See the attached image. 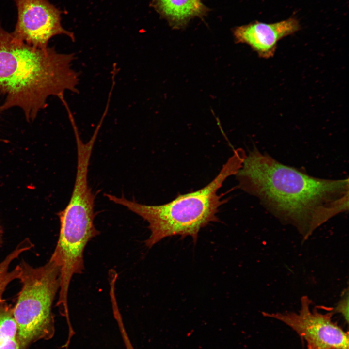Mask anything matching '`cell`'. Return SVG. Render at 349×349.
<instances>
[{
	"label": "cell",
	"instance_id": "obj_1",
	"mask_svg": "<svg viewBox=\"0 0 349 349\" xmlns=\"http://www.w3.org/2000/svg\"><path fill=\"white\" fill-rule=\"evenodd\" d=\"M236 175L242 190L283 222L307 238L332 218L349 210V179L311 176L286 165L254 146Z\"/></svg>",
	"mask_w": 349,
	"mask_h": 349
},
{
	"label": "cell",
	"instance_id": "obj_2",
	"mask_svg": "<svg viewBox=\"0 0 349 349\" xmlns=\"http://www.w3.org/2000/svg\"><path fill=\"white\" fill-rule=\"evenodd\" d=\"M75 59L74 53H59L54 47H32L0 27V93L5 97L1 111L18 107L32 121L50 96L62 100L65 91L78 93Z\"/></svg>",
	"mask_w": 349,
	"mask_h": 349
},
{
	"label": "cell",
	"instance_id": "obj_3",
	"mask_svg": "<svg viewBox=\"0 0 349 349\" xmlns=\"http://www.w3.org/2000/svg\"><path fill=\"white\" fill-rule=\"evenodd\" d=\"M246 153L235 150L216 176L207 185L194 191L178 195L173 200L159 205H147L110 194L104 195L111 201L123 206L140 216L149 224L150 235L145 241L151 248L166 237L187 236L197 242L200 229L210 222H218L219 207L226 202L218 191L224 181L240 168Z\"/></svg>",
	"mask_w": 349,
	"mask_h": 349
},
{
	"label": "cell",
	"instance_id": "obj_4",
	"mask_svg": "<svg viewBox=\"0 0 349 349\" xmlns=\"http://www.w3.org/2000/svg\"><path fill=\"white\" fill-rule=\"evenodd\" d=\"M19 265L22 286L13 312L20 349H28L32 343L54 334L52 307L60 287L61 269L51 258L38 267L23 260Z\"/></svg>",
	"mask_w": 349,
	"mask_h": 349
},
{
	"label": "cell",
	"instance_id": "obj_5",
	"mask_svg": "<svg viewBox=\"0 0 349 349\" xmlns=\"http://www.w3.org/2000/svg\"><path fill=\"white\" fill-rule=\"evenodd\" d=\"M307 296L301 300L298 312H262L266 317L279 320L293 330L314 349H349V334L332 319L333 311L323 313L311 308Z\"/></svg>",
	"mask_w": 349,
	"mask_h": 349
},
{
	"label": "cell",
	"instance_id": "obj_6",
	"mask_svg": "<svg viewBox=\"0 0 349 349\" xmlns=\"http://www.w3.org/2000/svg\"><path fill=\"white\" fill-rule=\"evenodd\" d=\"M17 20L12 35L32 47L45 48L53 36L63 34L73 41L72 32L61 24L62 11L48 0H14Z\"/></svg>",
	"mask_w": 349,
	"mask_h": 349
},
{
	"label": "cell",
	"instance_id": "obj_7",
	"mask_svg": "<svg viewBox=\"0 0 349 349\" xmlns=\"http://www.w3.org/2000/svg\"><path fill=\"white\" fill-rule=\"evenodd\" d=\"M300 29L299 20L291 16L272 23L255 21L236 27L233 34L237 43L248 45L260 58L269 59L275 54L280 40Z\"/></svg>",
	"mask_w": 349,
	"mask_h": 349
},
{
	"label": "cell",
	"instance_id": "obj_8",
	"mask_svg": "<svg viewBox=\"0 0 349 349\" xmlns=\"http://www.w3.org/2000/svg\"><path fill=\"white\" fill-rule=\"evenodd\" d=\"M152 4L172 27L178 29L207 11L201 0H153Z\"/></svg>",
	"mask_w": 349,
	"mask_h": 349
},
{
	"label": "cell",
	"instance_id": "obj_9",
	"mask_svg": "<svg viewBox=\"0 0 349 349\" xmlns=\"http://www.w3.org/2000/svg\"><path fill=\"white\" fill-rule=\"evenodd\" d=\"M17 333L13 307L2 297L0 299V345L17 338Z\"/></svg>",
	"mask_w": 349,
	"mask_h": 349
},
{
	"label": "cell",
	"instance_id": "obj_10",
	"mask_svg": "<svg viewBox=\"0 0 349 349\" xmlns=\"http://www.w3.org/2000/svg\"><path fill=\"white\" fill-rule=\"evenodd\" d=\"M333 311L334 313H340L345 321L348 323L349 322V293L348 289L344 291V294L340 301L337 304L336 307L333 309Z\"/></svg>",
	"mask_w": 349,
	"mask_h": 349
},
{
	"label": "cell",
	"instance_id": "obj_11",
	"mask_svg": "<svg viewBox=\"0 0 349 349\" xmlns=\"http://www.w3.org/2000/svg\"><path fill=\"white\" fill-rule=\"evenodd\" d=\"M11 282V278L10 276L6 273L0 270V299L3 297L7 286Z\"/></svg>",
	"mask_w": 349,
	"mask_h": 349
},
{
	"label": "cell",
	"instance_id": "obj_12",
	"mask_svg": "<svg viewBox=\"0 0 349 349\" xmlns=\"http://www.w3.org/2000/svg\"><path fill=\"white\" fill-rule=\"evenodd\" d=\"M0 349H20L17 338L0 345Z\"/></svg>",
	"mask_w": 349,
	"mask_h": 349
},
{
	"label": "cell",
	"instance_id": "obj_13",
	"mask_svg": "<svg viewBox=\"0 0 349 349\" xmlns=\"http://www.w3.org/2000/svg\"><path fill=\"white\" fill-rule=\"evenodd\" d=\"M3 231L2 226L0 224V248L1 247L3 244Z\"/></svg>",
	"mask_w": 349,
	"mask_h": 349
},
{
	"label": "cell",
	"instance_id": "obj_14",
	"mask_svg": "<svg viewBox=\"0 0 349 349\" xmlns=\"http://www.w3.org/2000/svg\"><path fill=\"white\" fill-rule=\"evenodd\" d=\"M307 347V349H314L310 347Z\"/></svg>",
	"mask_w": 349,
	"mask_h": 349
},
{
	"label": "cell",
	"instance_id": "obj_15",
	"mask_svg": "<svg viewBox=\"0 0 349 349\" xmlns=\"http://www.w3.org/2000/svg\"><path fill=\"white\" fill-rule=\"evenodd\" d=\"M1 112H2V111H1L0 107V113Z\"/></svg>",
	"mask_w": 349,
	"mask_h": 349
},
{
	"label": "cell",
	"instance_id": "obj_16",
	"mask_svg": "<svg viewBox=\"0 0 349 349\" xmlns=\"http://www.w3.org/2000/svg\"></svg>",
	"mask_w": 349,
	"mask_h": 349
}]
</instances>
